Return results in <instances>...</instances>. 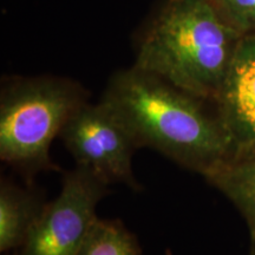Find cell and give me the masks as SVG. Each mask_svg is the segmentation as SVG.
I'll use <instances>...</instances> for the list:
<instances>
[{"mask_svg": "<svg viewBox=\"0 0 255 255\" xmlns=\"http://www.w3.org/2000/svg\"><path fill=\"white\" fill-rule=\"evenodd\" d=\"M201 101L136 68L117 73L102 98L138 148L155 149L205 175L231 158V145L218 115H210Z\"/></svg>", "mask_w": 255, "mask_h": 255, "instance_id": "cell-1", "label": "cell"}, {"mask_svg": "<svg viewBox=\"0 0 255 255\" xmlns=\"http://www.w3.org/2000/svg\"><path fill=\"white\" fill-rule=\"evenodd\" d=\"M242 37L210 0H167L139 44L133 68L200 100H214Z\"/></svg>", "mask_w": 255, "mask_h": 255, "instance_id": "cell-2", "label": "cell"}, {"mask_svg": "<svg viewBox=\"0 0 255 255\" xmlns=\"http://www.w3.org/2000/svg\"><path fill=\"white\" fill-rule=\"evenodd\" d=\"M84 103L81 88L64 79H27L6 88L0 101V157L23 174L55 169L52 141Z\"/></svg>", "mask_w": 255, "mask_h": 255, "instance_id": "cell-3", "label": "cell"}, {"mask_svg": "<svg viewBox=\"0 0 255 255\" xmlns=\"http://www.w3.org/2000/svg\"><path fill=\"white\" fill-rule=\"evenodd\" d=\"M108 186L76 165L64 175L58 196L46 203L14 255H77L98 219L96 208L107 195Z\"/></svg>", "mask_w": 255, "mask_h": 255, "instance_id": "cell-4", "label": "cell"}, {"mask_svg": "<svg viewBox=\"0 0 255 255\" xmlns=\"http://www.w3.org/2000/svg\"><path fill=\"white\" fill-rule=\"evenodd\" d=\"M59 136L77 167L88 169L108 184L124 183L138 189L132 171V155L138 146L104 102L82 104Z\"/></svg>", "mask_w": 255, "mask_h": 255, "instance_id": "cell-5", "label": "cell"}, {"mask_svg": "<svg viewBox=\"0 0 255 255\" xmlns=\"http://www.w3.org/2000/svg\"><path fill=\"white\" fill-rule=\"evenodd\" d=\"M214 101L229 139V159L255 157V34L239 41Z\"/></svg>", "mask_w": 255, "mask_h": 255, "instance_id": "cell-6", "label": "cell"}, {"mask_svg": "<svg viewBox=\"0 0 255 255\" xmlns=\"http://www.w3.org/2000/svg\"><path fill=\"white\" fill-rule=\"evenodd\" d=\"M46 203L33 191L2 180L0 184V252L18 251Z\"/></svg>", "mask_w": 255, "mask_h": 255, "instance_id": "cell-7", "label": "cell"}, {"mask_svg": "<svg viewBox=\"0 0 255 255\" xmlns=\"http://www.w3.org/2000/svg\"><path fill=\"white\" fill-rule=\"evenodd\" d=\"M203 176L238 207L255 241V157L227 159Z\"/></svg>", "mask_w": 255, "mask_h": 255, "instance_id": "cell-8", "label": "cell"}, {"mask_svg": "<svg viewBox=\"0 0 255 255\" xmlns=\"http://www.w3.org/2000/svg\"><path fill=\"white\" fill-rule=\"evenodd\" d=\"M77 255H142V252L122 223L97 219Z\"/></svg>", "mask_w": 255, "mask_h": 255, "instance_id": "cell-9", "label": "cell"}, {"mask_svg": "<svg viewBox=\"0 0 255 255\" xmlns=\"http://www.w3.org/2000/svg\"><path fill=\"white\" fill-rule=\"evenodd\" d=\"M223 20L241 36L255 34V0H210Z\"/></svg>", "mask_w": 255, "mask_h": 255, "instance_id": "cell-10", "label": "cell"}, {"mask_svg": "<svg viewBox=\"0 0 255 255\" xmlns=\"http://www.w3.org/2000/svg\"><path fill=\"white\" fill-rule=\"evenodd\" d=\"M250 255H255V244H254V242H252V247H251Z\"/></svg>", "mask_w": 255, "mask_h": 255, "instance_id": "cell-11", "label": "cell"}, {"mask_svg": "<svg viewBox=\"0 0 255 255\" xmlns=\"http://www.w3.org/2000/svg\"><path fill=\"white\" fill-rule=\"evenodd\" d=\"M252 242H254V244H255V241H252Z\"/></svg>", "mask_w": 255, "mask_h": 255, "instance_id": "cell-12", "label": "cell"}, {"mask_svg": "<svg viewBox=\"0 0 255 255\" xmlns=\"http://www.w3.org/2000/svg\"><path fill=\"white\" fill-rule=\"evenodd\" d=\"M13 255H14V254H13Z\"/></svg>", "mask_w": 255, "mask_h": 255, "instance_id": "cell-13", "label": "cell"}]
</instances>
